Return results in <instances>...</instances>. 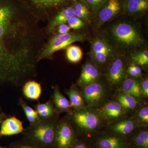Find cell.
I'll use <instances>...</instances> for the list:
<instances>
[{
	"label": "cell",
	"instance_id": "cell-1",
	"mask_svg": "<svg viewBox=\"0 0 148 148\" xmlns=\"http://www.w3.org/2000/svg\"><path fill=\"white\" fill-rule=\"evenodd\" d=\"M35 22L17 17L8 5L0 4V86H18L37 74L41 51Z\"/></svg>",
	"mask_w": 148,
	"mask_h": 148
},
{
	"label": "cell",
	"instance_id": "cell-2",
	"mask_svg": "<svg viewBox=\"0 0 148 148\" xmlns=\"http://www.w3.org/2000/svg\"><path fill=\"white\" fill-rule=\"evenodd\" d=\"M110 34L113 44L124 52H132L145 44V39L140 29L128 21H120L113 24Z\"/></svg>",
	"mask_w": 148,
	"mask_h": 148
},
{
	"label": "cell",
	"instance_id": "cell-3",
	"mask_svg": "<svg viewBox=\"0 0 148 148\" xmlns=\"http://www.w3.org/2000/svg\"><path fill=\"white\" fill-rule=\"evenodd\" d=\"M58 117L41 119L35 124L29 125L21 132L24 138L42 148H54L56 131Z\"/></svg>",
	"mask_w": 148,
	"mask_h": 148
},
{
	"label": "cell",
	"instance_id": "cell-4",
	"mask_svg": "<svg viewBox=\"0 0 148 148\" xmlns=\"http://www.w3.org/2000/svg\"><path fill=\"white\" fill-rule=\"evenodd\" d=\"M70 121L76 130L78 135L84 137H94L101 128L103 119L97 109L86 106L78 110H73L67 114Z\"/></svg>",
	"mask_w": 148,
	"mask_h": 148
},
{
	"label": "cell",
	"instance_id": "cell-5",
	"mask_svg": "<svg viewBox=\"0 0 148 148\" xmlns=\"http://www.w3.org/2000/svg\"><path fill=\"white\" fill-rule=\"evenodd\" d=\"M116 49L108 38L102 35L98 36L91 43L89 51L91 61L99 69L107 68L117 55Z\"/></svg>",
	"mask_w": 148,
	"mask_h": 148
},
{
	"label": "cell",
	"instance_id": "cell-6",
	"mask_svg": "<svg viewBox=\"0 0 148 148\" xmlns=\"http://www.w3.org/2000/svg\"><path fill=\"white\" fill-rule=\"evenodd\" d=\"M86 39V36L83 33L72 32L65 34L53 36L42 49L39 56L40 59L50 58L53 53L61 49H65L72 44L77 42H83Z\"/></svg>",
	"mask_w": 148,
	"mask_h": 148
},
{
	"label": "cell",
	"instance_id": "cell-7",
	"mask_svg": "<svg viewBox=\"0 0 148 148\" xmlns=\"http://www.w3.org/2000/svg\"><path fill=\"white\" fill-rule=\"evenodd\" d=\"M110 87L108 83L100 79L81 88L80 91L85 106L95 109L103 106L110 95Z\"/></svg>",
	"mask_w": 148,
	"mask_h": 148
},
{
	"label": "cell",
	"instance_id": "cell-8",
	"mask_svg": "<svg viewBox=\"0 0 148 148\" xmlns=\"http://www.w3.org/2000/svg\"><path fill=\"white\" fill-rule=\"evenodd\" d=\"M78 139L76 130L67 116L59 120L56 131L54 148H69Z\"/></svg>",
	"mask_w": 148,
	"mask_h": 148
},
{
	"label": "cell",
	"instance_id": "cell-9",
	"mask_svg": "<svg viewBox=\"0 0 148 148\" xmlns=\"http://www.w3.org/2000/svg\"><path fill=\"white\" fill-rule=\"evenodd\" d=\"M127 63L123 56L117 55L109 64L106 77L110 87L116 88L121 85L126 76Z\"/></svg>",
	"mask_w": 148,
	"mask_h": 148
},
{
	"label": "cell",
	"instance_id": "cell-10",
	"mask_svg": "<svg viewBox=\"0 0 148 148\" xmlns=\"http://www.w3.org/2000/svg\"><path fill=\"white\" fill-rule=\"evenodd\" d=\"M91 144L95 148H129L127 139L109 132L98 133Z\"/></svg>",
	"mask_w": 148,
	"mask_h": 148
},
{
	"label": "cell",
	"instance_id": "cell-11",
	"mask_svg": "<svg viewBox=\"0 0 148 148\" xmlns=\"http://www.w3.org/2000/svg\"><path fill=\"white\" fill-rule=\"evenodd\" d=\"M102 7L98 13L97 21L95 22L96 29L100 28L106 22L114 18L121 10V4L119 0H108Z\"/></svg>",
	"mask_w": 148,
	"mask_h": 148
},
{
	"label": "cell",
	"instance_id": "cell-12",
	"mask_svg": "<svg viewBox=\"0 0 148 148\" xmlns=\"http://www.w3.org/2000/svg\"><path fill=\"white\" fill-rule=\"evenodd\" d=\"M97 109L103 120L108 121H117L125 115L126 112L116 101H110L105 103Z\"/></svg>",
	"mask_w": 148,
	"mask_h": 148
},
{
	"label": "cell",
	"instance_id": "cell-13",
	"mask_svg": "<svg viewBox=\"0 0 148 148\" xmlns=\"http://www.w3.org/2000/svg\"><path fill=\"white\" fill-rule=\"evenodd\" d=\"M139 127L138 121L135 118L121 119L112 125L109 132L127 139Z\"/></svg>",
	"mask_w": 148,
	"mask_h": 148
},
{
	"label": "cell",
	"instance_id": "cell-14",
	"mask_svg": "<svg viewBox=\"0 0 148 148\" xmlns=\"http://www.w3.org/2000/svg\"><path fill=\"white\" fill-rule=\"evenodd\" d=\"M102 76L100 69L90 61H87L82 66L81 73L77 81V85L82 88L101 79Z\"/></svg>",
	"mask_w": 148,
	"mask_h": 148
},
{
	"label": "cell",
	"instance_id": "cell-15",
	"mask_svg": "<svg viewBox=\"0 0 148 148\" xmlns=\"http://www.w3.org/2000/svg\"><path fill=\"white\" fill-rule=\"evenodd\" d=\"M24 130L23 123L16 117L7 118L1 123L0 137L17 135L21 133Z\"/></svg>",
	"mask_w": 148,
	"mask_h": 148
},
{
	"label": "cell",
	"instance_id": "cell-16",
	"mask_svg": "<svg viewBox=\"0 0 148 148\" xmlns=\"http://www.w3.org/2000/svg\"><path fill=\"white\" fill-rule=\"evenodd\" d=\"M53 101L55 110L59 115L63 113L66 112L67 114H71L73 112L70 102L67 98L60 91L58 86L53 87V94L52 95Z\"/></svg>",
	"mask_w": 148,
	"mask_h": 148
},
{
	"label": "cell",
	"instance_id": "cell-17",
	"mask_svg": "<svg viewBox=\"0 0 148 148\" xmlns=\"http://www.w3.org/2000/svg\"><path fill=\"white\" fill-rule=\"evenodd\" d=\"M121 91L135 97L139 101L143 97L141 80L136 78L125 77L121 85Z\"/></svg>",
	"mask_w": 148,
	"mask_h": 148
},
{
	"label": "cell",
	"instance_id": "cell-18",
	"mask_svg": "<svg viewBox=\"0 0 148 148\" xmlns=\"http://www.w3.org/2000/svg\"><path fill=\"white\" fill-rule=\"evenodd\" d=\"M123 9L130 16H138L146 12L148 9V0H125Z\"/></svg>",
	"mask_w": 148,
	"mask_h": 148
},
{
	"label": "cell",
	"instance_id": "cell-19",
	"mask_svg": "<svg viewBox=\"0 0 148 148\" xmlns=\"http://www.w3.org/2000/svg\"><path fill=\"white\" fill-rule=\"evenodd\" d=\"M127 140L129 148H148V130H136Z\"/></svg>",
	"mask_w": 148,
	"mask_h": 148
},
{
	"label": "cell",
	"instance_id": "cell-20",
	"mask_svg": "<svg viewBox=\"0 0 148 148\" xmlns=\"http://www.w3.org/2000/svg\"><path fill=\"white\" fill-rule=\"evenodd\" d=\"M65 92L69 97V102L73 110H78L86 107L82 94L77 86L72 85Z\"/></svg>",
	"mask_w": 148,
	"mask_h": 148
},
{
	"label": "cell",
	"instance_id": "cell-21",
	"mask_svg": "<svg viewBox=\"0 0 148 148\" xmlns=\"http://www.w3.org/2000/svg\"><path fill=\"white\" fill-rule=\"evenodd\" d=\"M34 107L41 119H48L58 117L51 99L44 103H38Z\"/></svg>",
	"mask_w": 148,
	"mask_h": 148
},
{
	"label": "cell",
	"instance_id": "cell-22",
	"mask_svg": "<svg viewBox=\"0 0 148 148\" xmlns=\"http://www.w3.org/2000/svg\"><path fill=\"white\" fill-rule=\"evenodd\" d=\"M75 16L74 9L72 7L67 8L60 12L51 21L47 31L49 33L53 32L56 27L61 24H66L71 17Z\"/></svg>",
	"mask_w": 148,
	"mask_h": 148
},
{
	"label": "cell",
	"instance_id": "cell-23",
	"mask_svg": "<svg viewBox=\"0 0 148 148\" xmlns=\"http://www.w3.org/2000/svg\"><path fill=\"white\" fill-rule=\"evenodd\" d=\"M22 92L27 99L38 100L41 95V86L35 80H30L23 85Z\"/></svg>",
	"mask_w": 148,
	"mask_h": 148
},
{
	"label": "cell",
	"instance_id": "cell-24",
	"mask_svg": "<svg viewBox=\"0 0 148 148\" xmlns=\"http://www.w3.org/2000/svg\"><path fill=\"white\" fill-rule=\"evenodd\" d=\"M116 101L127 112L135 110L138 106L139 101L135 97L120 90L116 95Z\"/></svg>",
	"mask_w": 148,
	"mask_h": 148
},
{
	"label": "cell",
	"instance_id": "cell-25",
	"mask_svg": "<svg viewBox=\"0 0 148 148\" xmlns=\"http://www.w3.org/2000/svg\"><path fill=\"white\" fill-rule=\"evenodd\" d=\"M130 64H134L143 69H146L148 65L147 49H141L131 52L129 58Z\"/></svg>",
	"mask_w": 148,
	"mask_h": 148
},
{
	"label": "cell",
	"instance_id": "cell-26",
	"mask_svg": "<svg viewBox=\"0 0 148 148\" xmlns=\"http://www.w3.org/2000/svg\"><path fill=\"white\" fill-rule=\"evenodd\" d=\"M66 57L69 62L72 63H78L82 59V51L79 47L71 45L66 48Z\"/></svg>",
	"mask_w": 148,
	"mask_h": 148
},
{
	"label": "cell",
	"instance_id": "cell-27",
	"mask_svg": "<svg viewBox=\"0 0 148 148\" xmlns=\"http://www.w3.org/2000/svg\"><path fill=\"white\" fill-rule=\"evenodd\" d=\"M75 16L85 21H89L90 19L89 11L83 4L77 3L75 6Z\"/></svg>",
	"mask_w": 148,
	"mask_h": 148
},
{
	"label": "cell",
	"instance_id": "cell-28",
	"mask_svg": "<svg viewBox=\"0 0 148 148\" xmlns=\"http://www.w3.org/2000/svg\"><path fill=\"white\" fill-rule=\"evenodd\" d=\"M135 119L138 121L140 127H146L148 124V106H144L140 109L137 112Z\"/></svg>",
	"mask_w": 148,
	"mask_h": 148
},
{
	"label": "cell",
	"instance_id": "cell-29",
	"mask_svg": "<svg viewBox=\"0 0 148 148\" xmlns=\"http://www.w3.org/2000/svg\"><path fill=\"white\" fill-rule=\"evenodd\" d=\"M34 3L42 8H51L60 5L64 0H32Z\"/></svg>",
	"mask_w": 148,
	"mask_h": 148
},
{
	"label": "cell",
	"instance_id": "cell-30",
	"mask_svg": "<svg viewBox=\"0 0 148 148\" xmlns=\"http://www.w3.org/2000/svg\"><path fill=\"white\" fill-rule=\"evenodd\" d=\"M68 25L71 29L78 30L84 27V22L82 19L74 16L67 21Z\"/></svg>",
	"mask_w": 148,
	"mask_h": 148
},
{
	"label": "cell",
	"instance_id": "cell-31",
	"mask_svg": "<svg viewBox=\"0 0 148 148\" xmlns=\"http://www.w3.org/2000/svg\"><path fill=\"white\" fill-rule=\"evenodd\" d=\"M89 8L93 13H95L100 9L106 0H85Z\"/></svg>",
	"mask_w": 148,
	"mask_h": 148
},
{
	"label": "cell",
	"instance_id": "cell-32",
	"mask_svg": "<svg viewBox=\"0 0 148 148\" xmlns=\"http://www.w3.org/2000/svg\"><path fill=\"white\" fill-rule=\"evenodd\" d=\"M10 148H42L31 143L28 140L23 139L19 142L14 143Z\"/></svg>",
	"mask_w": 148,
	"mask_h": 148
},
{
	"label": "cell",
	"instance_id": "cell-33",
	"mask_svg": "<svg viewBox=\"0 0 148 148\" xmlns=\"http://www.w3.org/2000/svg\"><path fill=\"white\" fill-rule=\"evenodd\" d=\"M18 105L21 106V108L23 109L25 114H29L33 115L34 116H38L37 113L36 111L32 108L27 104L23 98H20L18 100Z\"/></svg>",
	"mask_w": 148,
	"mask_h": 148
},
{
	"label": "cell",
	"instance_id": "cell-34",
	"mask_svg": "<svg viewBox=\"0 0 148 148\" xmlns=\"http://www.w3.org/2000/svg\"><path fill=\"white\" fill-rule=\"evenodd\" d=\"M91 144H90L87 140L86 139H78L69 148H91Z\"/></svg>",
	"mask_w": 148,
	"mask_h": 148
},
{
	"label": "cell",
	"instance_id": "cell-35",
	"mask_svg": "<svg viewBox=\"0 0 148 148\" xmlns=\"http://www.w3.org/2000/svg\"><path fill=\"white\" fill-rule=\"evenodd\" d=\"M141 90L143 97L147 98L148 97V77L141 79Z\"/></svg>",
	"mask_w": 148,
	"mask_h": 148
},
{
	"label": "cell",
	"instance_id": "cell-36",
	"mask_svg": "<svg viewBox=\"0 0 148 148\" xmlns=\"http://www.w3.org/2000/svg\"><path fill=\"white\" fill-rule=\"evenodd\" d=\"M26 118L30 123V125L36 124L41 120L39 116H34L29 114H25Z\"/></svg>",
	"mask_w": 148,
	"mask_h": 148
},
{
	"label": "cell",
	"instance_id": "cell-37",
	"mask_svg": "<svg viewBox=\"0 0 148 148\" xmlns=\"http://www.w3.org/2000/svg\"><path fill=\"white\" fill-rule=\"evenodd\" d=\"M71 28L66 24H61L58 26V34H65L69 33Z\"/></svg>",
	"mask_w": 148,
	"mask_h": 148
},
{
	"label": "cell",
	"instance_id": "cell-38",
	"mask_svg": "<svg viewBox=\"0 0 148 148\" xmlns=\"http://www.w3.org/2000/svg\"><path fill=\"white\" fill-rule=\"evenodd\" d=\"M132 65L133 69L135 70V71L136 72V73L138 75V78H140L142 77V68L140 66H137V65H134V64H130Z\"/></svg>",
	"mask_w": 148,
	"mask_h": 148
},
{
	"label": "cell",
	"instance_id": "cell-39",
	"mask_svg": "<svg viewBox=\"0 0 148 148\" xmlns=\"http://www.w3.org/2000/svg\"><path fill=\"white\" fill-rule=\"evenodd\" d=\"M7 118L5 114L2 112L0 113V123H1L3 121Z\"/></svg>",
	"mask_w": 148,
	"mask_h": 148
},
{
	"label": "cell",
	"instance_id": "cell-40",
	"mask_svg": "<svg viewBox=\"0 0 148 148\" xmlns=\"http://www.w3.org/2000/svg\"><path fill=\"white\" fill-rule=\"evenodd\" d=\"M0 111H1V112H2V111L1 108V107H0Z\"/></svg>",
	"mask_w": 148,
	"mask_h": 148
},
{
	"label": "cell",
	"instance_id": "cell-41",
	"mask_svg": "<svg viewBox=\"0 0 148 148\" xmlns=\"http://www.w3.org/2000/svg\"><path fill=\"white\" fill-rule=\"evenodd\" d=\"M0 148H6L3 147H1V146H0Z\"/></svg>",
	"mask_w": 148,
	"mask_h": 148
},
{
	"label": "cell",
	"instance_id": "cell-42",
	"mask_svg": "<svg viewBox=\"0 0 148 148\" xmlns=\"http://www.w3.org/2000/svg\"><path fill=\"white\" fill-rule=\"evenodd\" d=\"M91 148H95L93 147H92V145H91Z\"/></svg>",
	"mask_w": 148,
	"mask_h": 148
}]
</instances>
